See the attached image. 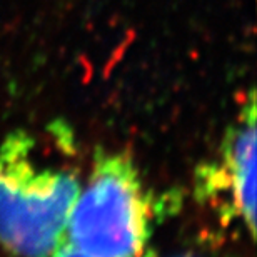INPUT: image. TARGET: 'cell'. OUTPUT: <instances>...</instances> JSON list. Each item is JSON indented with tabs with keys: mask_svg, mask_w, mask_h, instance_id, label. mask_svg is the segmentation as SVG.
<instances>
[{
	"mask_svg": "<svg viewBox=\"0 0 257 257\" xmlns=\"http://www.w3.org/2000/svg\"><path fill=\"white\" fill-rule=\"evenodd\" d=\"M79 189L72 172L35 159L29 136H9L0 144V242L22 257L52 252Z\"/></svg>",
	"mask_w": 257,
	"mask_h": 257,
	"instance_id": "cell-1",
	"label": "cell"
},
{
	"mask_svg": "<svg viewBox=\"0 0 257 257\" xmlns=\"http://www.w3.org/2000/svg\"><path fill=\"white\" fill-rule=\"evenodd\" d=\"M151 202L131 157L95 161L67 217L62 242L90 257H144Z\"/></svg>",
	"mask_w": 257,
	"mask_h": 257,
	"instance_id": "cell-2",
	"label": "cell"
},
{
	"mask_svg": "<svg viewBox=\"0 0 257 257\" xmlns=\"http://www.w3.org/2000/svg\"><path fill=\"white\" fill-rule=\"evenodd\" d=\"M255 97L247 102L225 136L219 157L197 172V191L204 202L219 209L227 222H242L255 230Z\"/></svg>",
	"mask_w": 257,
	"mask_h": 257,
	"instance_id": "cell-3",
	"label": "cell"
},
{
	"mask_svg": "<svg viewBox=\"0 0 257 257\" xmlns=\"http://www.w3.org/2000/svg\"><path fill=\"white\" fill-rule=\"evenodd\" d=\"M44 257H90V255H85L84 252H80V250L70 247L69 244L60 242L57 247L52 250V252H49L47 255H44Z\"/></svg>",
	"mask_w": 257,
	"mask_h": 257,
	"instance_id": "cell-4",
	"label": "cell"
},
{
	"mask_svg": "<svg viewBox=\"0 0 257 257\" xmlns=\"http://www.w3.org/2000/svg\"><path fill=\"white\" fill-rule=\"evenodd\" d=\"M179 257H192V255H179Z\"/></svg>",
	"mask_w": 257,
	"mask_h": 257,
	"instance_id": "cell-5",
	"label": "cell"
}]
</instances>
